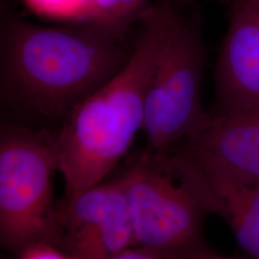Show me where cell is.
Here are the masks:
<instances>
[{
  "mask_svg": "<svg viewBox=\"0 0 259 259\" xmlns=\"http://www.w3.org/2000/svg\"><path fill=\"white\" fill-rule=\"evenodd\" d=\"M76 22L47 27L19 16L2 20V89L16 104L48 120H65L134 52L128 34Z\"/></svg>",
  "mask_w": 259,
  "mask_h": 259,
  "instance_id": "6da1fadb",
  "label": "cell"
},
{
  "mask_svg": "<svg viewBox=\"0 0 259 259\" xmlns=\"http://www.w3.org/2000/svg\"><path fill=\"white\" fill-rule=\"evenodd\" d=\"M165 19V0L139 19L134 52L120 71L77 106L56 134L66 196L101 184L143 129L149 85Z\"/></svg>",
  "mask_w": 259,
  "mask_h": 259,
  "instance_id": "7a4b0ae2",
  "label": "cell"
},
{
  "mask_svg": "<svg viewBox=\"0 0 259 259\" xmlns=\"http://www.w3.org/2000/svg\"><path fill=\"white\" fill-rule=\"evenodd\" d=\"M119 179L138 246L164 259H196L209 249L204 222L214 214L211 189L182 145L147 149Z\"/></svg>",
  "mask_w": 259,
  "mask_h": 259,
  "instance_id": "3957f363",
  "label": "cell"
},
{
  "mask_svg": "<svg viewBox=\"0 0 259 259\" xmlns=\"http://www.w3.org/2000/svg\"><path fill=\"white\" fill-rule=\"evenodd\" d=\"M206 64L203 18L195 0H165V19L146 99L148 148L168 150L210 119L202 103Z\"/></svg>",
  "mask_w": 259,
  "mask_h": 259,
  "instance_id": "277c9868",
  "label": "cell"
},
{
  "mask_svg": "<svg viewBox=\"0 0 259 259\" xmlns=\"http://www.w3.org/2000/svg\"><path fill=\"white\" fill-rule=\"evenodd\" d=\"M59 170L56 135L5 125L0 136V240L20 252L48 243L60 247L53 178Z\"/></svg>",
  "mask_w": 259,
  "mask_h": 259,
  "instance_id": "5b68a950",
  "label": "cell"
},
{
  "mask_svg": "<svg viewBox=\"0 0 259 259\" xmlns=\"http://www.w3.org/2000/svg\"><path fill=\"white\" fill-rule=\"evenodd\" d=\"M60 249L72 259H114L138 246L120 179L65 197Z\"/></svg>",
  "mask_w": 259,
  "mask_h": 259,
  "instance_id": "8992f818",
  "label": "cell"
},
{
  "mask_svg": "<svg viewBox=\"0 0 259 259\" xmlns=\"http://www.w3.org/2000/svg\"><path fill=\"white\" fill-rule=\"evenodd\" d=\"M230 6L216 65L215 115L259 108V0H231Z\"/></svg>",
  "mask_w": 259,
  "mask_h": 259,
  "instance_id": "52a82bcc",
  "label": "cell"
},
{
  "mask_svg": "<svg viewBox=\"0 0 259 259\" xmlns=\"http://www.w3.org/2000/svg\"><path fill=\"white\" fill-rule=\"evenodd\" d=\"M182 142L187 150L209 159L234 178L259 183V108L210 113L204 127Z\"/></svg>",
  "mask_w": 259,
  "mask_h": 259,
  "instance_id": "ba28073f",
  "label": "cell"
},
{
  "mask_svg": "<svg viewBox=\"0 0 259 259\" xmlns=\"http://www.w3.org/2000/svg\"><path fill=\"white\" fill-rule=\"evenodd\" d=\"M187 151L199 162L208 181L213 213L230 226L241 249L251 259H259V183L241 181L209 159Z\"/></svg>",
  "mask_w": 259,
  "mask_h": 259,
  "instance_id": "9c48e42d",
  "label": "cell"
},
{
  "mask_svg": "<svg viewBox=\"0 0 259 259\" xmlns=\"http://www.w3.org/2000/svg\"><path fill=\"white\" fill-rule=\"evenodd\" d=\"M151 3L150 0H91L77 21L128 34Z\"/></svg>",
  "mask_w": 259,
  "mask_h": 259,
  "instance_id": "30bf717a",
  "label": "cell"
},
{
  "mask_svg": "<svg viewBox=\"0 0 259 259\" xmlns=\"http://www.w3.org/2000/svg\"><path fill=\"white\" fill-rule=\"evenodd\" d=\"M91 0H26L29 6L37 13L58 18L73 19L82 17Z\"/></svg>",
  "mask_w": 259,
  "mask_h": 259,
  "instance_id": "8fae6325",
  "label": "cell"
},
{
  "mask_svg": "<svg viewBox=\"0 0 259 259\" xmlns=\"http://www.w3.org/2000/svg\"><path fill=\"white\" fill-rule=\"evenodd\" d=\"M19 259H72L59 247L48 243H37L19 252Z\"/></svg>",
  "mask_w": 259,
  "mask_h": 259,
  "instance_id": "7c38bea8",
  "label": "cell"
},
{
  "mask_svg": "<svg viewBox=\"0 0 259 259\" xmlns=\"http://www.w3.org/2000/svg\"><path fill=\"white\" fill-rule=\"evenodd\" d=\"M114 259H164L141 246H134L120 252Z\"/></svg>",
  "mask_w": 259,
  "mask_h": 259,
  "instance_id": "4fadbf2b",
  "label": "cell"
},
{
  "mask_svg": "<svg viewBox=\"0 0 259 259\" xmlns=\"http://www.w3.org/2000/svg\"><path fill=\"white\" fill-rule=\"evenodd\" d=\"M196 259H241L234 258V257H229V256H224L221 254H218L216 252H214L210 250V248L208 250H205L203 253H201Z\"/></svg>",
  "mask_w": 259,
  "mask_h": 259,
  "instance_id": "5bb4252c",
  "label": "cell"
},
{
  "mask_svg": "<svg viewBox=\"0 0 259 259\" xmlns=\"http://www.w3.org/2000/svg\"><path fill=\"white\" fill-rule=\"evenodd\" d=\"M217 1H219L220 3H222V4H230L231 3V0H217Z\"/></svg>",
  "mask_w": 259,
  "mask_h": 259,
  "instance_id": "9a60e30c",
  "label": "cell"
}]
</instances>
